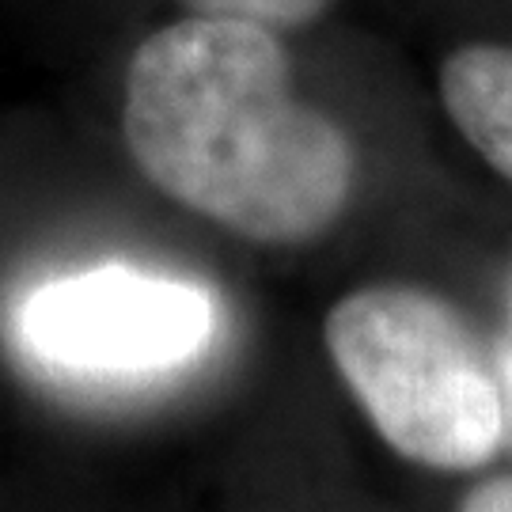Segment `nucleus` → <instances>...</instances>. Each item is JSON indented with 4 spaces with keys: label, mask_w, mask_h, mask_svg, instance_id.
I'll list each match as a JSON object with an SVG mask.
<instances>
[{
    "label": "nucleus",
    "mask_w": 512,
    "mask_h": 512,
    "mask_svg": "<svg viewBox=\"0 0 512 512\" xmlns=\"http://www.w3.org/2000/svg\"><path fill=\"white\" fill-rule=\"evenodd\" d=\"M122 137L164 198L266 247L319 239L353 198L349 133L296 95L277 31L251 19L152 31L126 65Z\"/></svg>",
    "instance_id": "f257e3e1"
},
{
    "label": "nucleus",
    "mask_w": 512,
    "mask_h": 512,
    "mask_svg": "<svg viewBox=\"0 0 512 512\" xmlns=\"http://www.w3.org/2000/svg\"><path fill=\"white\" fill-rule=\"evenodd\" d=\"M323 342L395 456L478 471L501 452L509 410L497 353L452 300L421 285H365L327 311Z\"/></svg>",
    "instance_id": "f03ea898"
},
{
    "label": "nucleus",
    "mask_w": 512,
    "mask_h": 512,
    "mask_svg": "<svg viewBox=\"0 0 512 512\" xmlns=\"http://www.w3.org/2000/svg\"><path fill=\"white\" fill-rule=\"evenodd\" d=\"M23 327L54 365L126 376L194 357L213 330V304L186 281L114 266L42 285Z\"/></svg>",
    "instance_id": "7ed1b4c3"
},
{
    "label": "nucleus",
    "mask_w": 512,
    "mask_h": 512,
    "mask_svg": "<svg viewBox=\"0 0 512 512\" xmlns=\"http://www.w3.org/2000/svg\"><path fill=\"white\" fill-rule=\"evenodd\" d=\"M440 107L456 133L512 183V42H463L440 61Z\"/></svg>",
    "instance_id": "20e7f679"
},
{
    "label": "nucleus",
    "mask_w": 512,
    "mask_h": 512,
    "mask_svg": "<svg viewBox=\"0 0 512 512\" xmlns=\"http://www.w3.org/2000/svg\"><path fill=\"white\" fill-rule=\"evenodd\" d=\"M194 16H228L251 19L270 31H300L315 19L327 16L334 0H179Z\"/></svg>",
    "instance_id": "39448f33"
},
{
    "label": "nucleus",
    "mask_w": 512,
    "mask_h": 512,
    "mask_svg": "<svg viewBox=\"0 0 512 512\" xmlns=\"http://www.w3.org/2000/svg\"><path fill=\"white\" fill-rule=\"evenodd\" d=\"M459 512H512V475L490 478L463 497Z\"/></svg>",
    "instance_id": "423d86ee"
},
{
    "label": "nucleus",
    "mask_w": 512,
    "mask_h": 512,
    "mask_svg": "<svg viewBox=\"0 0 512 512\" xmlns=\"http://www.w3.org/2000/svg\"><path fill=\"white\" fill-rule=\"evenodd\" d=\"M501 368V384H505V410H509V437H512V274H509V330H505V346L497 353Z\"/></svg>",
    "instance_id": "0eeeda50"
}]
</instances>
